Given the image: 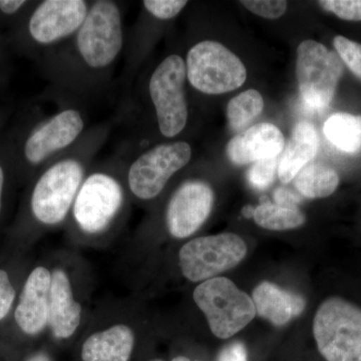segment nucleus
<instances>
[{"label":"nucleus","instance_id":"nucleus-1","mask_svg":"<svg viewBox=\"0 0 361 361\" xmlns=\"http://www.w3.org/2000/svg\"><path fill=\"white\" fill-rule=\"evenodd\" d=\"M125 42L122 4L92 1L80 30L47 52L45 70L54 92L71 101L103 92L111 84Z\"/></svg>","mask_w":361,"mask_h":361},{"label":"nucleus","instance_id":"nucleus-2","mask_svg":"<svg viewBox=\"0 0 361 361\" xmlns=\"http://www.w3.org/2000/svg\"><path fill=\"white\" fill-rule=\"evenodd\" d=\"M132 205L125 159L113 157L94 161L78 190L66 225L71 240L80 245H104L126 224Z\"/></svg>","mask_w":361,"mask_h":361},{"label":"nucleus","instance_id":"nucleus-3","mask_svg":"<svg viewBox=\"0 0 361 361\" xmlns=\"http://www.w3.org/2000/svg\"><path fill=\"white\" fill-rule=\"evenodd\" d=\"M80 261L54 260L51 267L49 330L52 338L63 342L73 338L87 323V272Z\"/></svg>","mask_w":361,"mask_h":361},{"label":"nucleus","instance_id":"nucleus-4","mask_svg":"<svg viewBox=\"0 0 361 361\" xmlns=\"http://www.w3.org/2000/svg\"><path fill=\"white\" fill-rule=\"evenodd\" d=\"M192 155L189 142L170 141L145 149L126 161V182L133 204H148L159 198Z\"/></svg>","mask_w":361,"mask_h":361},{"label":"nucleus","instance_id":"nucleus-5","mask_svg":"<svg viewBox=\"0 0 361 361\" xmlns=\"http://www.w3.org/2000/svg\"><path fill=\"white\" fill-rule=\"evenodd\" d=\"M89 116L80 104L68 102L37 123L23 147V158L32 169H42L65 153L89 130Z\"/></svg>","mask_w":361,"mask_h":361},{"label":"nucleus","instance_id":"nucleus-6","mask_svg":"<svg viewBox=\"0 0 361 361\" xmlns=\"http://www.w3.org/2000/svg\"><path fill=\"white\" fill-rule=\"evenodd\" d=\"M313 334L327 361H361V308L355 304L326 299L316 312Z\"/></svg>","mask_w":361,"mask_h":361},{"label":"nucleus","instance_id":"nucleus-7","mask_svg":"<svg viewBox=\"0 0 361 361\" xmlns=\"http://www.w3.org/2000/svg\"><path fill=\"white\" fill-rule=\"evenodd\" d=\"M193 299L205 315L211 331L220 339L238 334L256 316L253 299L226 277L212 278L197 285Z\"/></svg>","mask_w":361,"mask_h":361},{"label":"nucleus","instance_id":"nucleus-8","mask_svg":"<svg viewBox=\"0 0 361 361\" xmlns=\"http://www.w3.org/2000/svg\"><path fill=\"white\" fill-rule=\"evenodd\" d=\"M186 82L185 59L177 54L164 59L149 75V103L155 113L159 133L166 139H174L187 127Z\"/></svg>","mask_w":361,"mask_h":361},{"label":"nucleus","instance_id":"nucleus-9","mask_svg":"<svg viewBox=\"0 0 361 361\" xmlns=\"http://www.w3.org/2000/svg\"><path fill=\"white\" fill-rule=\"evenodd\" d=\"M187 80L204 94H222L236 90L246 82L241 59L224 44L202 40L192 45L186 59Z\"/></svg>","mask_w":361,"mask_h":361},{"label":"nucleus","instance_id":"nucleus-10","mask_svg":"<svg viewBox=\"0 0 361 361\" xmlns=\"http://www.w3.org/2000/svg\"><path fill=\"white\" fill-rule=\"evenodd\" d=\"M246 255L245 241L239 235L221 233L187 241L178 253V265L188 281L202 283L236 267Z\"/></svg>","mask_w":361,"mask_h":361},{"label":"nucleus","instance_id":"nucleus-11","mask_svg":"<svg viewBox=\"0 0 361 361\" xmlns=\"http://www.w3.org/2000/svg\"><path fill=\"white\" fill-rule=\"evenodd\" d=\"M343 75L336 52L315 40H304L297 49L296 77L304 101L316 109L329 106Z\"/></svg>","mask_w":361,"mask_h":361},{"label":"nucleus","instance_id":"nucleus-12","mask_svg":"<svg viewBox=\"0 0 361 361\" xmlns=\"http://www.w3.org/2000/svg\"><path fill=\"white\" fill-rule=\"evenodd\" d=\"M90 4L87 0L40 1L28 18V37L47 52L56 49L80 30Z\"/></svg>","mask_w":361,"mask_h":361},{"label":"nucleus","instance_id":"nucleus-13","mask_svg":"<svg viewBox=\"0 0 361 361\" xmlns=\"http://www.w3.org/2000/svg\"><path fill=\"white\" fill-rule=\"evenodd\" d=\"M215 193L203 180L189 179L180 183L166 204L164 225L172 238H190L210 217Z\"/></svg>","mask_w":361,"mask_h":361},{"label":"nucleus","instance_id":"nucleus-14","mask_svg":"<svg viewBox=\"0 0 361 361\" xmlns=\"http://www.w3.org/2000/svg\"><path fill=\"white\" fill-rule=\"evenodd\" d=\"M80 344L82 361H130L137 342V316L114 315L92 323Z\"/></svg>","mask_w":361,"mask_h":361},{"label":"nucleus","instance_id":"nucleus-15","mask_svg":"<svg viewBox=\"0 0 361 361\" xmlns=\"http://www.w3.org/2000/svg\"><path fill=\"white\" fill-rule=\"evenodd\" d=\"M51 281L49 266H37L26 277L14 310L16 325L26 336H39L49 329Z\"/></svg>","mask_w":361,"mask_h":361},{"label":"nucleus","instance_id":"nucleus-16","mask_svg":"<svg viewBox=\"0 0 361 361\" xmlns=\"http://www.w3.org/2000/svg\"><path fill=\"white\" fill-rule=\"evenodd\" d=\"M285 147L284 135L276 126L261 123L235 135L226 147L228 158L243 166L266 159L277 158Z\"/></svg>","mask_w":361,"mask_h":361},{"label":"nucleus","instance_id":"nucleus-17","mask_svg":"<svg viewBox=\"0 0 361 361\" xmlns=\"http://www.w3.org/2000/svg\"><path fill=\"white\" fill-rule=\"evenodd\" d=\"M256 313L276 326L291 322L305 310V299L271 282H261L253 290Z\"/></svg>","mask_w":361,"mask_h":361},{"label":"nucleus","instance_id":"nucleus-18","mask_svg":"<svg viewBox=\"0 0 361 361\" xmlns=\"http://www.w3.org/2000/svg\"><path fill=\"white\" fill-rule=\"evenodd\" d=\"M318 148L319 137L312 123H297L278 163L277 173L280 180L287 184L295 179L298 173L313 160Z\"/></svg>","mask_w":361,"mask_h":361},{"label":"nucleus","instance_id":"nucleus-19","mask_svg":"<svg viewBox=\"0 0 361 361\" xmlns=\"http://www.w3.org/2000/svg\"><path fill=\"white\" fill-rule=\"evenodd\" d=\"M339 176L334 168L310 163L295 177L297 191L308 199L326 198L336 191Z\"/></svg>","mask_w":361,"mask_h":361},{"label":"nucleus","instance_id":"nucleus-20","mask_svg":"<svg viewBox=\"0 0 361 361\" xmlns=\"http://www.w3.org/2000/svg\"><path fill=\"white\" fill-rule=\"evenodd\" d=\"M323 132L341 151L351 154L361 151V116L334 114L325 122Z\"/></svg>","mask_w":361,"mask_h":361},{"label":"nucleus","instance_id":"nucleus-21","mask_svg":"<svg viewBox=\"0 0 361 361\" xmlns=\"http://www.w3.org/2000/svg\"><path fill=\"white\" fill-rule=\"evenodd\" d=\"M253 219L256 224L273 231L295 229L305 223V216L298 208H286L261 199L260 205L254 210Z\"/></svg>","mask_w":361,"mask_h":361},{"label":"nucleus","instance_id":"nucleus-22","mask_svg":"<svg viewBox=\"0 0 361 361\" xmlns=\"http://www.w3.org/2000/svg\"><path fill=\"white\" fill-rule=\"evenodd\" d=\"M264 109V101L255 90H245L233 97L227 106V118L232 130H241L253 122Z\"/></svg>","mask_w":361,"mask_h":361},{"label":"nucleus","instance_id":"nucleus-23","mask_svg":"<svg viewBox=\"0 0 361 361\" xmlns=\"http://www.w3.org/2000/svg\"><path fill=\"white\" fill-rule=\"evenodd\" d=\"M334 45L339 59L353 71V75L361 78V44L337 35L334 37Z\"/></svg>","mask_w":361,"mask_h":361},{"label":"nucleus","instance_id":"nucleus-24","mask_svg":"<svg viewBox=\"0 0 361 361\" xmlns=\"http://www.w3.org/2000/svg\"><path fill=\"white\" fill-rule=\"evenodd\" d=\"M277 171V158L258 161L249 169L247 179L252 187L257 190H264L272 184Z\"/></svg>","mask_w":361,"mask_h":361},{"label":"nucleus","instance_id":"nucleus-25","mask_svg":"<svg viewBox=\"0 0 361 361\" xmlns=\"http://www.w3.org/2000/svg\"><path fill=\"white\" fill-rule=\"evenodd\" d=\"M318 4L341 20L361 21V0H322Z\"/></svg>","mask_w":361,"mask_h":361},{"label":"nucleus","instance_id":"nucleus-26","mask_svg":"<svg viewBox=\"0 0 361 361\" xmlns=\"http://www.w3.org/2000/svg\"><path fill=\"white\" fill-rule=\"evenodd\" d=\"M241 4L252 13L268 20L281 18L287 9V1L284 0H243Z\"/></svg>","mask_w":361,"mask_h":361},{"label":"nucleus","instance_id":"nucleus-27","mask_svg":"<svg viewBox=\"0 0 361 361\" xmlns=\"http://www.w3.org/2000/svg\"><path fill=\"white\" fill-rule=\"evenodd\" d=\"M16 291L8 272L0 269V322L7 317L13 310Z\"/></svg>","mask_w":361,"mask_h":361},{"label":"nucleus","instance_id":"nucleus-28","mask_svg":"<svg viewBox=\"0 0 361 361\" xmlns=\"http://www.w3.org/2000/svg\"><path fill=\"white\" fill-rule=\"evenodd\" d=\"M217 361H248L246 346L241 341H234L222 348Z\"/></svg>","mask_w":361,"mask_h":361},{"label":"nucleus","instance_id":"nucleus-29","mask_svg":"<svg viewBox=\"0 0 361 361\" xmlns=\"http://www.w3.org/2000/svg\"><path fill=\"white\" fill-rule=\"evenodd\" d=\"M274 200L276 205L286 207V208H297V204L300 202V198L292 193L285 188H279L274 192Z\"/></svg>","mask_w":361,"mask_h":361},{"label":"nucleus","instance_id":"nucleus-30","mask_svg":"<svg viewBox=\"0 0 361 361\" xmlns=\"http://www.w3.org/2000/svg\"><path fill=\"white\" fill-rule=\"evenodd\" d=\"M27 2L25 0H0V13L6 16H13L20 13Z\"/></svg>","mask_w":361,"mask_h":361},{"label":"nucleus","instance_id":"nucleus-31","mask_svg":"<svg viewBox=\"0 0 361 361\" xmlns=\"http://www.w3.org/2000/svg\"><path fill=\"white\" fill-rule=\"evenodd\" d=\"M4 189H6V170L0 164V214H1L2 207H4Z\"/></svg>","mask_w":361,"mask_h":361},{"label":"nucleus","instance_id":"nucleus-32","mask_svg":"<svg viewBox=\"0 0 361 361\" xmlns=\"http://www.w3.org/2000/svg\"><path fill=\"white\" fill-rule=\"evenodd\" d=\"M25 361H54L49 353L47 351H37L33 353Z\"/></svg>","mask_w":361,"mask_h":361},{"label":"nucleus","instance_id":"nucleus-33","mask_svg":"<svg viewBox=\"0 0 361 361\" xmlns=\"http://www.w3.org/2000/svg\"><path fill=\"white\" fill-rule=\"evenodd\" d=\"M254 210H255V208H253V207L246 206L242 210V214H243L244 217L253 218Z\"/></svg>","mask_w":361,"mask_h":361},{"label":"nucleus","instance_id":"nucleus-34","mask_svg":"<svg viewBox=\"0 0 361 361\" xmlns=\"http://www.w3.org/2000/svg\"><path fill=\"white\" fill-rule=\"evenodd\" d=\"M172 361H202V360H190L189 357L184 355L176 356V357L173 358Z\"/></svg>","mask_w":361,"mask_h":361},{"label":"nucleus","instance_id":"nucleus-35","mask_svg":"<svg viewBox=\"0 0 361 361\" xmlns=\"http://www.w3.org/2000/svg\"><path fill=\"white\" fill-rule=\"evenodd\" d=\"M149 361H163V360H149Z\"/></svg>","mask_w":361,"mask_h":361}]
</instances>
